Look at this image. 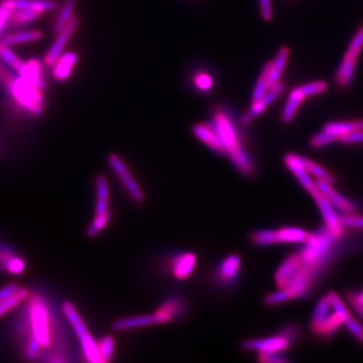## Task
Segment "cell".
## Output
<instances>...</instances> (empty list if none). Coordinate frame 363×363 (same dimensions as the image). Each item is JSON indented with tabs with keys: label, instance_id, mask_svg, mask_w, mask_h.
Wrapping results in <instances>:
<instances>
[{
	"label": "cell",
	"instance_id": "6da1fadb",
	"mask_svg": "<svg viewBox=\"0 0 363 363\" xmlns=\"http://www.w3.org/2000/svg\"><path fill=\"white\" fill-rule=\"evenodd\" d=\"M212 123L218 131L225 147L226 155L233 162L235 169L242 175H252L255 172V164L252 157L243 147L240 131L236 128L230 117L227 116L225 112L217 111L214 113Z\"/></svg>",
	"mask_w": 363,
	"mask_h": 363
},
{
	"label": "cell",
	"instance_id": "7a4b0ae2",
	"mask_svg": "<svg viewBox=\"0 0 363 363\" xmlns=\"http://www.w3.org/2000/svg\"><path fill=\"white\" fill-rule=\"evenodd\" d=\"M28 319L30 327L28 340L35 341L42 350H49L54 342V321L51 310L44 298L39 296L30 298Z\"/></svg>",
	"mask_w": 363,
	"mask_h": 363
},
{
	"label": "cell",
	"instance_id": "3957f363",
	"mask_svg": "<svg viewBox=\"0 0 363 363\" xmlns=\"http://www.w3.org/2000/svg\"><path fill=\"white\" fill-rule=\"evenodd\" d=\"M62 311L67 321L69 322L72 329L75 332L77 336L79 344H80L81 353L84 358L85 362L90 363H104L102 362L101 355H100L99 348H98V341L95 340L92 334L88 330L84 319L81 316L77 308L71 302H65L62 305Z\"/></svg>",
	"mask_w": 363,
	"mask_h": 363
},
{
	"label": "cell",
	"instance_id": "277c9868",
	"mask_svg": "<svg viewBox=\"0 0 363 363\" xmlns=\"http://www.w3.org/2000/svg\"><path fill=\"white\" fill-rule=\"evenodd\" d=\"M335 240L337 238L327 228L316 233H309L304 242V247L298 255L306 264L318 271L330 259Z\"/></svg>",
	"mask_w": 363,
	"mask_h": 363
},
{
	"label": "cell",
	"instance_id": "5b68a950",
	"mask_svg": "<svg viewBox=\"0 0 363 363\" xmlns=\"http://www.w3.org/2000/svg\"><path fill=\"white\" fill-rule=\"evenodd\" d=\"M11 96L28 111L35 116H40L44 107V97L42 91L35 86L30 84L25 78H14L11 75L4 76L2 79Z\"/></svg>",
	"mask_w": 363,
	"mask_h": 363
},
{
	"label": "cell",
	"instance_id": "8992f818",
	"mask_svg": "<svg viewBox=\"0 0 363 363\" xmlns=\"http://www.w3.org/2000/svg\"><path fill=\"white\" fill-rule=\"evenodd\" d=\"M328 88V83L324 80L313 81V82L307 83V84L294 88L289 93L285 107L281 111V123L285 124L292 123L296 116H297L301 105L307 98L322 94V93L326 92Z\"/></svg>",
	"mask_w": 363,
	"mask_h": 363
},
{
	"label": "cell",
	"instance_id": "52a82bcc",
	"mask_svg": "<svg viewBox=\"0 0 363 363\" xmlns=\"http://www.w3.org/2000/svg\"><path fill=\"white\" fill-rule=\"evenodd\" d=\"M363 50V23L351 40L342 61L335 74V83L338 87L346 89L350 87L354 77L358 57Z\"/></svg>",
	"mask_w": 363,
	"mask_h": 363
},
{
	"label": "cell",
	"instance_id": "ba28073f",
	"mask_svg": "<svg viewBox=\"0 0 363 363\" xmlns=\"http://www.w3.org/2000/svg\"><path fill=\"white\" fill-rule=\"evenodd\" d=\"M107 161H108L109 167L116 174L117 179L121 182L124 190L130 196L131 200L135 203H143L145 200V193H143L142 187L135 180V176L128 168L123 160L116 154H111L109 155Z\"/></svg>",
	"mask_w": 363,
	"mask_h": 363
},
{
	"label": "cell",
	"instance_id": "9c48e42d",
	"mask_svg": "<svg viewBox=\"0 0 363 363\" xmlns=\"http://www.w3.org/2000/svg\"><path fill=\"white\" fill-rule=\"evenodd\" d=\"M172 322L168 315L157 309L150 314L138 315V316L124 317L116 320L112 328L116 332L135 330V329L147 328L157 325L167 324Z\"/></svg>",
	"mask_w": 363,
	"mask_h": 363
},
{
	"label": "cell",
	"instance_id": "30bf717a",
	"mask_svg": "<svg viewBox=\"0 0 363 363\" xmlns=\"http://www.w3.org/2000/svg\"><path fill=\"white\" fill-rule=\"evenodd\" d=\"M310 195L312 196L313 199L316 202L317 206L319 208L322 216H323L326 228L328 229L336 238H341L343 234V226L342 223H341V217L337 214L336 208L327 199L326 196L320 191L318 186L314 190L310 192Z\"/></svg>",
	"mask_w": 363,
	"mask_h": 363
},
{
	"label": "cell",
	"instance_id": "8fae6325",
	"mask_svg": "<svg viewBox=\"0 0 363 363\" xmlns=\"http://www.w3.org/2000/svg\"><path fill=\"white\" fill-rule=\"evenodd\" d=\"M293 341L292 338L289 337L285 332L281 330L277 335L245 341L242 343V348L247 351H255L259 354L260 353L284 352L288 350Z\"/></svg>",
	"mask_w": 363,
	"mask_h": 363
},
{
	"label": "cell",
	"instance_id": "7c38bea8",
	"mask_svg": "<svg viewBox=\"0 0 363 363\" xmlns=\"http://www.w3.org/2000/svg\"><path fill=\"white\" fill-rule=\"evenodd\" d=\"M285 90V84L283 82H279V84L269 88V91L257 101L252 102V107L247 112L245 116L241 118V123L243 125L252 123L255 118H257L262 113L267 107L276 101L281 93Z\"/></svg>",
	"mask_w": 363,
	"mask_h": 363
},
{
	"label": "cell",
	"instance_id": "4fadbf2b",
	"mask_svg": "<svg viewBox=\"0 0 363 363\" xmlns=\"http://www.w3.org/2000/svg\"><path fill=\"white\" fill-rule=\"evenodd\" d=\"M79 26V18L77 16H74L70 23L65 26L63 30L58 33L56 40L54 44L50 48L49 52H47L45 57V65L52 67L55 65L60 57L63 55L64 49L68 45L72 35L76 32Z\"/></svg>",
	"mask_w": 363,
	"mask_h": 363
},
{
	"label": "cell",
	"instance_id": "5bb4252c",
	"mask_svg": "<svg viewBox=\"0 0 363 363\" xmlns=\"http://www.w3.org/2000/svg\"><path fill=\"white\" fill-rule=\"evenodd\" d=\"M193 133L200 142L206 145L209 149L219 155L226 154L225 147L222 142L218 131L213 123H197L193 126Z\"/></svg>",
	"mask_w": 363,
	"mask_h": 363
},
{
	"label": "cell",
	"instance_id": "9a60e30c",
	"mask_svg": "<svg viewBox=\"0 0 363 363\" xmlns=\"http://www.w3.org/2000/svg\"><path fill=\"white\" fill-rule=\"evenodd\" d=\"M197 262L198 257L194 252L179 253L172 259V274L179 281H185L194 274Z\"/></svg>",
	"mask_w": 363,
	"mask_h": 363
},
{
	"label": "cell",
	"instance_id": "2e32d148",
	"mask_svg": "<svg viewBox=\"0 0 363 363\" xmlns=\"http://www.w3.org/2000/svg\"><path fill=\"white\" fill-rule=\"evenodd\" d=\"M327 296H328L329 298H330V302L332 306H333L334 309L342 315L344 319V325L347 327V329L350 330V333L352 334V335L354 336V337L357 338L358 341L363 342V327L362 325L358 323L354 318H353L352 315H351V313L350 312V310H348L347 307H346L345 304H344L343 301L341 300L337 294L334 292H330Z\"/></svg>",
	"mask_w": 363,
	"mask_h": 363
},
{
	"label": "cell",
	"instance_id": "e0dca14e",
	"mask_svg": "<svg viewBox=\"0 0 363 363\" xmlns=\"http://www.w3.org/2000/svg\"><path fill=\"white\" fill-rule=\"evenodd\" d=\"M241 259L240 255H230L222 260L217 267L216 277L219 283L228 285L236 281L240 276Z\"/></svg>",
	"mask_w": 363,
	"mask_h": 363
},
{
	"label": "cell",
	"instance_id": "ac0fdd59",
	"mask_svg": "<svg viewBox=\"0 0 363 363\" xmlns=\"http://www.w3.org/2000/svg\"><path fill=\"white\" fill-rule=\"evenodd\" d=\"M303 266H304V262H303L298 253L288 257L279 267L276 272V277H274L279 289L286 288L288 284L292 281L294 277L302 269Z\"/></svg>",
	"mask_w": 363,
	"mask_h": 363
},
{
	"label": "cell",
	"instance_id": "d6986e66",
	"mask_svg": "<svg viewBox=\"0 0 363 363\" xmlns=\"http://www.w3.org/2000/svg\"><path fill=\"white\" fill-rule=\"evenodd\" d=\"M1 6L9 9L11 13L16 9H32L42 14L56 11L59 7L58 2L55 0H6Z\"/></svg>",
	"mask_w": 363,
	"mask_h": 363
},
{
	"label": "cell",
	"instance_id": "ffe728a7",
	"mask_svg": "<svg viewBox=\"0 0 363 363\" xmlns=\"http://www.w3.org/2000/svg\"><path fill=\"white\" fill-rule=\"evenodd\" d=\"M316 184L320 191L326 196L327 199L336 208V210L342 212L344 214L353 213L355 208L354 205L350 200L346 199L340 193H338L332 186V183L326 181L316 180Z\"/></svg>",
	"mask_w": 363,
	"mask_h": 363
},
{
	"label": "cell",
	"instance_id": "44dd1931",
	"mask_svg": "<svg viewBox=\"0 0 363 363\" xmlns=\"http://www.w3.org/2000/svg\"><path fill=\"white\" fill-rule=\"evenodd\" d=\"M95 192H96V202H95V213L99 215L111 211V189L107 179L100 175L95 179Z\"/></svg>",
	"mask_w": 363,
	"mask_h": 363
},
{
	"label": "cell",
	"instance_id": "7402d4cb",
	"mask_svg": "<svg viewBox=\"0 0 363 363\" xmlns=\"http://www.w3.org/2000/svg\"><path fill=\"white\" fill-rule=\"evenodd\" d=\"M344 325L342 315L336 311L333 308V311L328 315L323 321L320 322L314 326H312V330L320 337H330L340 329Z\"/></svg>",
	"mask_w": 363,
	"mask_h": 363
},
{
	"label": "cell",
	"instance_id": "603a6c76",
	"mask_svg": "<svg viewBox=\"0 0 363 363\" xmlns=\"http://www.w3.org/2000/svg\"><path fill=\"white\" fill-rule=\"evenodd\" d=\"M79 60L76 52H69L62 55L58 61L52 66V76L59 82H64L70 77L74 67L76 66Z\"/></svg>",
	"mask_w": 363,
	"mask_h": 363
},
{
	"label": "cell",
	"instance_id": "cb8c5ba5",
	"mask_svg": "<svg viewBox=\"0 0 363 363\" xmlns=\"http://www.w3.org/2000/svg\"><path fill=\"white\" fill-rule=\"evenodd\" d=\"M290 59V49L288 47H281L277 52L276 58L272 63L271 74H269V88L274 87L279 82L283 77L284 72L288 65Z\"/></svg>",
	"mask_w": 363,
	"mask_h": 363
},
{
	"label": "cell",
	"instance_id": "d4e9b609",
	"mask_svg": "<svg viewBox=\"0 0 363 363\" xmlns=\"http://www.w3.org/2000/svg\"><path fill=\"white\" fill-rule=\"evenodd\" d=\"M43 69L40 66L39 60L33 59L28 62L25 73L21 77L25 78L30 84L35 86L40 91L45 90L47 88V81L45 80L44 75L42 73Z\"/></svg>",
	"mask_w": 363,
	"mask_h": 363
},
{
	"label": "cell",
	"instance_id": "484cf974",
	"mask_svg": "<svg viewBox=\"0 0 363 363\" xmlns=\"http://www.w3.org/2000/svg\"><path fill=\"white\" fill-rule=\"evenodd\" d=\"M43 39V33L40 30H26V32L11 33L2 38V44L9 45H18L30 44V43L38 42Z\"/></svg>",
	"mask_w": 363,
	"mask_h": 363
},
{
	"label": "cell",
	"instance_id": "4316f807",
	"mask_svg": "<svg viewBox=\"0 0 363 363\" xmlns=\"http://www.w3.org/2000/svg\"><path fill=\"white\" fill-rule=\"evenodd\" d=\"M323 130L329 131L340 140L341 136L350 133L351 131L363 130V119L350 121H337L325 124Z\"/></svg>",
	"mask_w": 363,
	"mask_h": 363
},
{
	"label": "cell",
	"instance_id": "83f0119b",
	"mask_svg": "<svg viewBox=\"0 0 363 363\" xmlns=\"http://www.w3.org/2000/svg\"><path fill=\"white\" fill-rule=\"evenodd\" d=\"M279 243H304L308 234L298 227H283L277 230Z\"/></svg>",
	"mask_w": 363,
	"mask_h": 363
},
{
	"label": "cell",
	"instance_id": "f1b7e54d",
	"mask_svg": "<svg viewBox=\"0 0 363 363\" xmlns=\"http://www.w3.org/2000/svg\"><path fill=\"white\" fill-rule=\"evenodd\" d=\"M159 309L166 313L171 318L172 321H174V320L178 319L185 312V301L178 297V296H173V297L166 298L162 303V305L160 306Z\"/></svg>",
	"mask_w": 363,
	"mask_h": 363
},
{
	"label": "cell",
	"instance_id": "f546056e",
	"mask_svg": "<svg viewBox=\"0 0 363 363\" xmlns=\"http://www.w3.org/2000/svg\"><path fill=\"white\" fill-rule=\"evenodd\" d=\"M77 1L76 0H65L63 6L61 7V11L58 14L56 21L54 25V32L59 33L61 30L65 28L74 18V11H75Z\"/></svg>",
	"mask_w": 363,
	"mask_h": 363
},
{
	"label": "cell",
	"instance_id": "4dcf8cb0",
	"mask_svg": "<svg viewBox=\"0 0 363 363\" xmlns=\"http://www.w3.org/2000/svg\"><path fill=\"white\" fill-rule=\"evenodd\" d=\"M30 296V293L25 288H20L16 293L13 294L11 297L6 298V300L0 303V318L4 316L13 309H16L21 303L25 302L26 298Z\"/></svg>",
	"mask_w": 363,
	"mask_h": 363
},
{
	"label": "cell",
	"instance_id": "1f68e13d",
	"mask_svg": "<svg viewBox=\"0 0 363 363\" xmlns=\"http://www.w3.org/2000/svg\"><path fill=\"white\" fill-rule=\"evenodd\" d=\"M0 57L1 59L9 64L14 71L18 72L20 76L23 75L26 72L28 63H25L21 58H18V55L14 54L11 47L4 44H0Z\"/></svg>",
	"mask_w": 363,
	"mask_h": 363
},
{
	"label": "cell",
	"instance_id": "d6a6232c",
	"mask_svg": "<svg viewBox=\"0 0 363 363\" xmlns=\"http://www.w3.org/2000/svg\"><path fill=\"white\" fill-rule=\"evenodd\" d=\"M272 63V61L267 62L257 79L252 93V102L259 100L269 89V74H271Z\"/></svg>",
	"mask_w": 363,
	"mask_h": 363
},
{
	"label": "cell",
	"instance_id": "836d02e7",
	"mask_svg": "<svg viewBox=\"0 0 363 363\" xmlns=\"http://www.w3.org/2000/svg\"><path fill=\"white\" fill-rule=\"evenodd\" d=\"M301 160H302L303 164H304L308 173L312 177H315L316 180L326 181L332 184L335 182V177L329 173L323 167L311 161V160L307 159V157H301Z\"/></svg>",
	"mask_w": 363,
	"mask_h": 363
},
{
	"label": "cell",
	"instance_id": "e575fe53",
	"mask_svg": "<svg viewBox=\"0 0 363 363\" xmlns=\"http://www.w3.org/2000/svg\"><path fill=\"white\" fill-rule=\"evenodd\" d=\"M113 213L112 211L106 212V213L94 215L93 220L91 221L89 227L86 231L89 238H95L98 234L102 233L107 226H108L109 222L111 221Z\"/></svg>",
	"mask_w": 363,
	"mask_h": 363
},
{
	"label": "cell",
	"instance_id": "d590c367",
	"mask_svg": "<svg viewBox=\"0 0 363 363\" xmlns=\"http://www.w3.org/2000/svg\"><path fill=\"white\" fill-rule=\"evenodd\" d=\"M116 340L111 335H105L98 340V348L101 355L102 362H111L116 355Z\"/></svg>",
	"mask_w": 363,
	"mask_h": 363
},
{
	"label": "cell",
	"instance_id": "8d00e7d4",
	"mask_svg": "<svg viewBox=\"0 0 363 363\" xmlns=\"http://www.w3.org/2000/svg\"><path fill=\"white\" fill-rule=\"evenodd\" d=\"M252 241L255 245H260V247L277 245L279 243L278 234H277V230L262 229V230H257L252 233Z\"/></svg>",
	"mask_w": 363,
	"mask_h": 363
},
{
	"label": "cell",
	"instance_id": "74e56055",
	"mask_svg": "<svg viewBox=\"0 0 363 363\" xmlns=\"http://www.w3.org/2000/svg\"><path fill=\"white\" fill-rule=\"evenodd\" d=\"M42 13L32 9H16L11 13V21L14 25H28L37 21Z\"/></svg>",
	"mask_w": 363,
	"mask_h": 363
},
{
	"label": "cell",
	"instance_id": "f35d334b",
	"mask_svg": "<svg viewBox=\"0 0 363 363\" xmlns=\"http://www.w3.org/2000/svg\"><path fill=\"white\" fill-rule=\"evenodd\" d=\"M335 142H338V138L329 133V131L325 130L313 135L311 140H310L311 147H314V149H322V147H327V145Z\"/></svg>",
	"mask_w": 363,
	"mask_h": 363
},
{
	"label": "cell",
	"instance_id": "ab89813d",
	"mask_svg": "<svg viewBox=\"0 0 363 363\" xmlns=\"http://www.w3.org/2000/svg\"><path fill=\"white\" fill-rule=\"evenodd\" d=\"M26 262L21 257H18V255H14L11 259L7 262L6 271L9 272V274H13V276H20V274H23V272L26 271Z\"/></svg>",
	"mask_w": 363,
	"mask_h": 363
},
{
	"label": "cell",
	"instance_id": "60d3db41",
	"mask_svg": "<svg viewBox=\"0 0 363 363\" xmlns=\"http://www.w3.org/2000/svg\"><path fill=\"white\" fill-rule=\"evenodd\" d=\"M341 223H342L343 227L362 229L363 230V216H359V215H354L353 213L344 214L341 217Z\"/></svg>",
	"mask_w": 363,
	"mask_h": 363
},
{
	"label": "cell",
	"instance_id": "b9f144b4",
	"mask_svg": "<svg viewBox=\"0 0 363 363\" xmlns=\"http://www.w3.org/2000/svg\"><path fill=\"white\" fill-rule=\"evenodd\" d=\"M259 360L260 362L264 363H285L289 362L284 352L260 353Z\"/></svg>",
	"mask_w": 363,
	"mask_h": 363
},
{
	"label": "cell",
	"instance_id": "7bdbcfd3",
	"mask_svg": "<svg viewBox=\"0 0 363 363\" xmlns=\"http://www.w3.org/2000/svg\"><path fill=\"white\" fill-rule=\"evenodd\" d=\"M339 142L345 143V145H357L363 143V130L351 131L341 136Z\"/></svg>",
	"mask_w": 363,
	"mask_h": 363
},
{
	"label": "cell",
	"instance_id": "ee69618b",
	"mask_svg": "<svg viewBox=\"0 0 363 363\" xmlns=\"http://www.w3.org/2000/svg\"><path fill=\"white\" fill-rule=\"evenodd\" d=\"M195 84L200 90L208 91L213 86V80L208 74H198L195 77Z\"/></svg>",
	"mask_w": 363,
	"mask_h": 363
},
{
	"label": "cell",
	"instance_id": "f6af8a7d",
	"mask_svg": "<svg viewBox=\"0 0 363 363\" xmlns=\"http://www.w3.org/2000/svg\"><path fill=\"white\" fill-rule=\"evenodd\" d=\"M260 14L262 20L264 21H271L272 20V0H259Z\"/></svg>",
	"mask_w": 363,
	"mask_h": 363
},
{
	"label": "cell",
	"instance_id": "bcb514c9",
	"mask_svg": "<svg viewBox=\"0 0 363 363\" xmlns=\"http://www.w3.org/2000/svg\"><path fill=\"white\" fill-rule=\"evenodd\" d=\"M20 288L21 286L16 283H11L9 284V285L2 286V288L0 289V303L6 300V298L11 297V296L16 293Z\"/></svg>",
	"mask_w": 363,
	"mask_h": 363
},
{
	"label": "cell",
	"instance_id": "7dc6e473",
	"mask_svg": "<svg viewBox=\"0 0 363 363\" xmlns=\"http://www.w3.org/2000/svg\"><path fill=\"white\" fill-rule=\"evenodd\" d=\"M350 302L354 306L355 309L357 310L358 313L363 312V291L358 294H351Z\"/></svg>",
	"mask_w": 363,
	"mask_h": 363
},
{
	"label": "cell",
	"instance_id": "c3c4849f",
	"mask_svg": "<svg viewBox=\"0 0 363 363\" xmlns=\"http://www.w3.org/2000/svg\"><path fill=\"white\" fill-rule=\"evenodd\" d=\"M360 315H362V316L363 317V312L362 313H359Z\"/></svg>",
	"mask_w": 363,
	"mask_h": 363
}]
</instances>
